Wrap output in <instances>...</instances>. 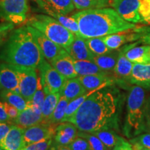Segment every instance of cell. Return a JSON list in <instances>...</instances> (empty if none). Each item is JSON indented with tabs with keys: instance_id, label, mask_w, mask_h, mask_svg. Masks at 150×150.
Masks as SVG:
<instances>
[{
	"instance_id": "55",
	"label": "cell",
	"mask_w": 150,
	"mask_h": 150,
	"mask_svg": "<svg viewBox=\"0 0 150 150\" xmlns=\"http://www.w3.org/2000/svg\"><path fill=\"white\" fill-rule=\"evenodd\" d=\"M149 26H150V22H149Z\"/></svg>"
},
{
	"instance_id": "43",
	"label": "cell",
	"mask_w": 150,
	"mask_h": 150,
	"mask_svg": "<svg viewBox=\"0 0 150 150\" xmlns=\"http://www.w3.org/2000/svg\"><path fill=\"white\" fill-rule=\"evenodd\" d=\"M4 108L7 115H8L9 118H10L11 121L13 123V121L18 116L20 111H19L18 108L15 107L13 105L8 104V102H4Z\"/></svg>"
},
{
	"instance_id": "1",
	"label": "cell",
	"mask_w": 150,
	"mask_h": 150,
	"mask_svg": "<svg viewBox=\"0 0 150 150\" xmlns=\"http://www.w3.org/2000/svg\"><path fill=\"white\" fill-rule=\"evenodd\" d=\"M117 105V97L113 92L98 90L86 99L68 122L84 132L112 128L116 125Z\"/></svg>"
},
{
	"instance_id": "21",
	"label": "cell",
	"mask_w": 150,
	"mask_h": 150,
	"mask_svg": "<svg viewBox=\"0 0 150 150\" xmlns=\"http://www.w3.org/2000/svg\"><path fill=\"white\" fill-rule=\"evenodd\" d=\"M67 52L74 61H92L95 55L89 50L86 45L85 39L81 37H75L74 40L67 49Z\"/></svg>"
},
{
	"instance_id": "33",
	"label": "cell",
	"mask_w": 150,
	"mask_h": 150,
	"mask_svg": "<svg viewBox=\"0 0 150 150\" xmlns=\"http://www.w3.org/2000/svg\"><path fill=\"white\" fill-rule=\"evenodd\" d=\"M69 102H70V101L66 97L61 96L57 106H56L55 110L52 114L51 119H50V124L58 125L59 123L62 122L63 118H64L65 110H66V108Z\"/></svg>"
},
{
	"instance_id": "4",
	"label": "cell",
	"mask_w": 150,
	"mask_h": 150,
	"mask_svg": "<svg viewBox=\"0 0 150 150\" xmlns=\"http://www.w3.org/2000/svg\"><path fill=\"white\" fill-rule=\"evenodd\" d=\"M145 92L143 88L135 86L131 88L127 97V136H137L145 131Z\"/></svg>"
},
{
	"instance_id": "16",
	"label": "cell",
	"mask_w": 150,
	"mask_h": 150,
	"mask_svg": "<svg viewBox=\"0 0 150 150\" xmlns=\"http://www.w3.org/2000/svg\"><path fill=\"white\" fill-rule=\"evenodd\" d=\"M24 129L13 125L1 147L3 150H22L25 147L24 142Z\"/></svg>"
},
{
	"instance_id": "15",
	"label": "cell",
	"mask_w": 150,
	"mask_h": 150,
	"mask_svg": "<svg viewBox=\"0 0 150 150\" xmlns=\"http://www.w3.org/2000/svg\"><path fill=\"white\" fill-rule=\"evenodd\" d=\"M78 129L70 122L59 123L56 127L54 142L62 145H69L78 136Z\"/></svg>"
},
{
	"instance_id": "45",
	"label": "cell",
	"mask_w": 150,
	"mask_h": 150,
	"mask_svg": "<svg viewBox=\"0 0 150 150\" xmlns=\"http://www.w3.org/2000/svg\"><path fill=\"white\" fill-rule=\"evenodd\" d=\"M145 129L147 128V127H150V97H149L147 99H146L145 102Z\"/></svg>"
},
{
	"instance_id": "44",
	"label": "cell",
	"mask_w": 150,
	"mask_h": 150,
	"mask_svg": "<svg viewBox=\"0 0 150 150\" xmlns=\"http://www.w3.org/2000/svg\"><path fill=\"white\" fill-rule=\"evenodd\" d=\"M13 125V124L8 122H0V147Z\"/></svg>"
},
{
	"instance_id": "39",
	"label": "cell",
	"mask_w": 150,
	"mask_h": 150,
	"mask_svg": "<svg viewBox=\"0 0 150 150\" xmlns=\"http://www.w3.org/2000/svg\"><path fill=\"white\" fill-rule=\"evenodd\" d=\"M14 28L15 24L11 22H4L3 23L0 24V46L6 42Z\"/></svg>"
},
{
	"instance_id": "40",
	"label": "cell",
	"mask_w": 150,
	"mask_h": 150,
	"mask_svg": "<svg viewBox=\"0 0 150 150\" xmlns=\"http://www.w3.org/2000/svg\"><path fill=\"white\" fill-rule=\"evenodd\" d=\"M53 138L42 140L26 146L22 150H48L53 143Z\"/></svg>"
},
{
	"instance_id": "25",
	"label": "cell",
	"mask_w": 150,
	"mask_h": 150,
	"mask_svg": "<svg viewBox=\"0 0 150 150\" xmlns=\"http://www.w3.org/2000/svg\"><path fill=\"white\" fill-rule=\"evenodd\" d=\"M119 55L118 52H110L108 54L94 56L93 61L102 70L108 73L113 72Z\"/></svg>"
},
{
	"instance_id": "34",
	"label": "cell",
	"mask_w": 150,
	"mask_h": 150,
	"mask_svg": "<svg viewBox=\"0 0 150 150\" xmlns=\"http://www.w3.org/2000/svg\"><path fill=\"white\" fill-rule=\"evenodd\" d=\"M72 2L75 8L81 11L105 8L109 5V2L105 0H72Z\"/></svg>"
},
{
	"instance_id": "37",
	"label": "cell",
	"mask_w": 150,
	"mask_h": 150,
	"mask_svg": "<svg viewBox=\"0 0 150 150\" xmlns=\"http://www.w3.org/2000/svg\"><path fill=\"white\" fill-rule=\"evenodd\" d=\"M134 150H141L142 149H150V134H140L136 138L130 140Z\"/></svg>"
},
{
	"instance_id": "6",
	"label": "cell",
	"mask_w": 150,
	"mask_h": 150,
	"mask_svg": "<svg viewBox=\"0 0 150 150\" xmlns=\"http://www.w3.org/2000/svg\"><path fill=\"white\" fill-rule=\"evenodd\" d=\"M29 12V0H0V21L22 24Z\"/></svg>"
},
{
	"instance_id": "9",
	"label": "cell",
	"mask_w": 150,
	"mask_h": 150,
	"mask_svg": "<svg viewBox=\"0 0 150 150\" xmlns=\"http://www.w3.org/2000/svg\"><path fill=\"white\" fill-rule=\"evenodd\" d=\"M27 27L29 31L34 38L35 42L37 43L38 46L42 52L44 58L48 62L50 63L52 61H53L65 50V49L49 39L45 35L43 34L38 29L30 26L27 25Z\"/></svg>"
},
{
	"instance_id": "13",
	"label": "cell",
	"mask_w": 150,
	"mask_h": 150,
	"mask_svg": "<svg viewBox=\"0 0 150 150\" xmlns=\"http://www.w3.org/2000/svg\"><path fill=\"white\" fill-rule=\"evenodd\" d=\"M50 63L67 79L77 77L78 74L75 70L74 59L65 50Z\"/></svg>"
},
{
	"instance_id": "46",
	"label": "cell",
	"mask_w": 150,
	"mask_h": 150,
	"mask_svg": "<svg viewBox=\"0 0 150 150\" xmlns=\"http://www.w3.org/2000/svg\"><path fill=\"white\" fill-rule=\"evenodd\" d=\"M112 150H134L131 142H127L126 140L123 139L119 143L117 144Z\"/></svg>"
},
{
	"instance_id": "20",
	"label": "cell",
	"mask_w": 150,
	"mask_h": 150,
	"mask_svg": "<svg viewBox=\"0 0 150 150\" xmlns=\"http://www.w3.org/2000/svg\"><path fill=\"white\" fill-rule=\"evenodd\" d=\"M78 78L87 91L104 88L112 83V79L107 74L84 75L79 76Z\"/></svg>"
},
{
	"instance_id": "50",
	"label": "cell",
	"mask_w": 150,
	"mask_h": 150,
	"mask_svg": "<svg viewBox=\"0 0 150 150\" xmlns=\"http://www.w3.org/2000/svg\"><path fill=\"white\" fill-rule=\"evenodd\" d=\"M145 131V132H148V133H149V134H150V127H147V128H146Z\"/></svg>"
},
{
	"instance_id": "17",
	"label": "cell",
	"mask_w": 150,
	"mask_h": 150,
	"mask_svg": "<svg viewBox=\"0 0 150 150\" xmlns=\"http://www.w3.org/2000/svg\"><path fill=\"white\" fill-rule=\"evenodd\" d=\"M121 50L132 63L141 64L150 63V45H149L142 46H136V44L126 45Z\"/></svg>"
},
{
	"instance_id": "8",
	"label": "cell",
	"mask_w": 150,
	"mask_h": 150,
	"mask_svg": "<svg viewBox=\"0 0 150 150\" xmlns=\"http://www.w3.org/2000/svg\"><path fill=\"white\" fill-rule=\"evenodd\" d=\"M12 66L18 75L20 95L27 102H30L32 99L38 87V76L37 74L36 69L13 65H12Z\"/></svg>"
},
{
	"instance_id": "53",
	"label": "cell",
	"mask_w": 150,
	"mask_h": 150,
	"mask_svg": "<svg viewBox=\"0 0 150 150\" xmlns=\"http://www.w3.org/2000/svg\"><path fill=\"white\" fill-rule=\"evenodd\" d=\"M0 150H3L2 149H1V148H0Z\"/></svg>"
},
{
	"instance_id": "14",
	"label": "cell",
	"mask_w": 150,
	"mask_h": 150,
	"mask_svg": "<svg viewBox=\"0 0 150 150\" xmlns=\"http://www.w3.org/2000/svg\"><path fill=\"white\" fill-rule=\"evenodd\" d=\"M135 29V28H134ZM134 29L127 30L122 32L112 33L102 37L105 44L111 50H115L121 47L125 43L139 40L140 35Z\"/></svg>"
},
{
	"instance_id": "48",
	"label": "cell",
	"mask_w": 150,
	"mask_h": 150,
	"mask_svg": "<svg viewBox=\"0 0 150 150\" xmlns=\"http://www.w3.org/2000/svg\"><path fill=\"white\" fill-rule=\"evenodd\" d=\"M50 150H72L68 145H62L56 144L55 142L52 143L51 147L50 148Z\"/></svg>"
},
{
	"instance_id": "27",
	"label": "cell",
	"mask_w": 150,
	"mask_h": 150,
	"mask_svg": "<svg viewBox=\"0 0 150 150\" xmlns=\"http://www.w3.org/2000/svg\"><path fill=\"white\" fill-rule=\"evenodd\" d=\"M75 70L79 76L91 74H107L109 73L104 71L95 64L93 61L83 60V61H74Z\"/></svg>"
},
{
	"instance_id": "51",
	"label": "cell",
	"mask_w": 150,
	"mask_h": 150,
	"mask_svg": "<svg viewBox=\"0 0 150 150\" xmlns=\"http://www.w3.org/2000/svg\"><path fill=\"white\" fill-rule=\"evenodd\" d=\"M113 1H115V0H108V2H109V5H110V4H111Z\"/></svg>"
},
{
	"instance_id": "26",
	"label": "cell",
	"mask_w": 150,
	"mask_h": 150,
	"mask_svg": "<svg viewBox=\"0 0 150 150\" xmlns=\"http://www.w3.org/2000/svg\"><path fill=\"white\" fill-rule=\"evenodd\" d=\"M61 95L60 92L46 95L42 107V116L44 123L50 124V119L57 106Z\"/></svg>"
},
{
	"instance_id": "18",
	"label": "cell",
	"mask_w": 150,
	"mask_h": 150,
	"mask_svg": "<svg viewBox=\"0 0 150 150\" xmlns=\"http://www.w3.org/2000/svg\"><path fill=\"white\" fill-rule=\"evenodd\" d=\"M128 81L131 84H135L143 88H150V63H134Z\"/></svg>"
},
{
	"instance_id": "28",
	"label": "cell",
	"mask_w": 150,
	"mask_h": 150,
	"mask_svg": "<svg viewBox=\"0 0 150 150\" xmlns=\"http://www.w3.org/2000/svg\"><path fill=\"white\" fill-rule=\"evenodd\" d=\"M0 98L4 102H8L18 108L19 111H22L29 107V104L20 94L9 91H0Z\"/></svg>"
},
{
	"instance_id": "2",
	"label": "cell",
	"mask_w": 150,
	"mask_h": 150,
	"mask_svg": "<svg viewBox=\"0 0 150 150\" xmlns=\"http://www.w3.org/2000/svg\"><path fill=\"white\" fill-rule=\"evenodd\" d=\"M72 17L78 22L80 37L83 39L106 36L137 27L124 20L111 8L83 10L75 13Z\"/></svg>"
},
{
	"instance_id": "32",
	"label": "cell",
	"mask_w": 150,
	"mask_h": 150,
	"mask_svg": "<svg viewBox=\"0 0 150 150\" xmlns=\"http://www.w3.org/2000/svg\"><path fill=\"white\" fill-rule=\"evenodd\" d=\"M97 91H98V90H96V91H88L87 93L84 94V95L77 97V98L73 99L72 101H70L66 108L64 118H63L62 122H68L69 120L74 115V113L76 112V110H78V108L80 107L81 105L85 102L86 99H87L90 95H92V94L94 93Z\"/></svg>"
},
{
	"instance_id": "22",
	"label": "cell",
	"mask_w": 150,
	"mask_h": 150,
	"mask_svg": "<svg viewBox=\"0 0 150 150\" xmlns=\"http://www.w3.org/2000/svg\"><path fill=\"white\" fill-rule=\"evenodd\" d=\"M29 106L25 110L20 111L18 117L13 121V124L23 129H27L33 125L44 123L42 115L36 113L31 107L30 102Z\"/></svg>"
},
{
	"instance_id": "12",
	"label": "cell",
	"mask_w": 150,
	"mask_h": 150,
	"mask_svg": "<svg viewBox=\"0 0 150 150\" xmlns=\"http://www.w3.org/2000/svg\"><path fill=\"white\" fill-rule=\"evenodd\" d=\"M9 91L20 95L19 78L12 65L2 63L0 64V91Z\"/></svg>"
},
{
	"instance_id": "31",
	"label": "cell",
	"mask_w": 150,
	"mask_h": 150,
	"mask_svg": "<svg viewBox=\"0 0 150 150\" xmlns=\"http://www.w3.org/2000/svg\"><path fill=\"white\" fill-rule=\"evenodd\" d=\"M45 96L46 95L44 91V88H43L40 76H38L37 90L31 101H30L29 102L34 111L39 115H42V107Z\"/></svg>"
},
{
	"instance_id": "19",
	"label": "cell",
	"mask_w": 150,
	"mask_h": 150,
	"mask_svg": "<svg viewBox=\"0 0 150 150\" xmlns=\"http://www.w3.org/2000/svg\"><path fill=\"white\" fill-rule=\"evenodd\" d=\"M36 11L44 14L48 15V16L56 19L63 27H65L69 31H70L75 36L80 37L79 27L78 22L72 17H67L65 15L56 12L54 9H52L49 4L45 6L42 8H38Z\"/></svg>"
},
{
	"instance_id": "3",
	"label": "cell",
	"mask_w": 150,
	"mask_h": 150,
	"mask_svg": "<svg viewBox=\"0 0 150 150\" xmlns=\"http://www.w3.org/2000/svg\"><path fill=\"white\" fill-rule=\"evenodd\" d=\"M45 59L27 26L13 30L0 51V61L17 66L36 69Z\"/></svg>"
},
{
	"instance_id": "42",
	"label": "cell",
	"mask_w": 150,
	"mask_h": 150,
	"mask_svg": "<svg viewBox=\"0 0 150 150\" xmlns=\"http://www.w3.org/2000/svg\"><path fill=\"white\" fill-rule=\"evenodd\" d=\"M134 29L140 35V42L150 45V27H136Z\"/></svg>"
},
{
	"instance_id": "54",
	"label": "cell",
	"mask_w": 150,
	"mask_h": 150,
	"mask_svg": "<svg viewBox=\"0 0 150 150\" xmlns=\"http://www.w3.org/2000/svg\"><path fill=\"white\" fill-rule=\"evenodd\" d=\"M105 1H108V0H105Z\"/></svg>"
},
{
	"instance_id": "35",
	"label": "cell",
	"mask_w": 150,
	"mask_h": 150,
	"mask_svg": "<svg viewBox=\"0 0 150 150\" xmlns=\"http://www.w3.org/2000/svg\"><path fill=\"white\" fill-rule=\"evenodd\" d=\"M48 3L52 9L65 16L75 8L72 0H48Z\"/></svg>"
},
{
	"instance_id": "11",
	"label": "cell",
	"mask_w": 150,
	"mask_h": 150,
	"mask_svg": "<svg viewBox=\"0 0 150 150\" xmlns=\"http://www.w3.org/2000/svg\"><path fill=\"white\" fill-rule=\"evenodd\" d=\"M140 0H115L110 6L118 13L124 20L131 23L142 22L138 8Z\"/></svg>"
},
{
	"instance_id": "47",
	"label": "cell",
	"mask_w": 150,
	"mask_h": 150,
	"mask_svg": "<svg viewBox=\"0 0 150 150\" xmlns=\"http://www.w3.org/2000/svg\"><path fill=\"white\" fill-rule=\"evenodd\" d=\"M0 122H8L13 123L11 121L10 118H9L8 115H7L6 112L4 102H0Z\"/></svg>"
},
{
	"instance_id": "41",
	"label": "cell",
	"mask_w": 150,
	"mask_h": 150,
	"mask_svg": "<svg viewBox=\"0 0 150 150\" xmlns=\"http://www.w3.org/2000/svg\"><path fill=\"white\" fill-rule=\"evenodd\" d=\"M68 146L72 150H91L88 142L80 136L76 137Z\"/></svg>"
},
{
	"instance_id": "23",
	"label": "cell",
	"mask_w": 150,
	"mask_h": 150,
	"mask_svg": "<svg viewBox=\"0 0 150 150\" xmlns=\"http://www.w3.org/2000/svg\"><path fill=\"white\" fill-rule=\"evenodd\" d=\"M81 81L77 77L67 79L60 93L61 96H64L69 101L77 98L87 93Z\"/></svg>"
},
{
	"instance_id": "36",
	"label": "cell",
	"mask_w": 150,
	"mask_h": 150,
	"mask_svg": "<svg viewBox=\"0 0 150 150\" xmlns=\"http://www.w3.org/2000/svg\"><path fill=\"white\" fill-rule=\"evenodd\" d=\"M78 136L85 138L88 142L91 150H110L101 141L98 137L92 133L79 131L78 132Z\"/></svg>"
},
{
	"instance_id": "49",
	"label": "cell",
	"mask_w": 150,
	"mask_h": 150,
	"mask_svg": "<svg viewBox=\"0 0 150 150\" xmlns=\"http://www.w3.org/2000/svg\"><path fill=\"white\" fill-rule=\"evenodd\" d=\"M33 1H35L39 8H42L45 5L49 4L48 0H33Z\"/></svg>"
},
{
	"instance_id": "24",
	"label": "cell",
	"mask_w": 150,
	"mask_h": 150,
	"mask_svg": "<svg viewBox=\"0 0 150 150\" xmlns=\"http://www.w3.org/2000/svg\"><path fill=\"white\" fill-rule=\"evenodd\" d=\"M133 66H134V63L127 59L121 50H120L117 63L113 70L116 77L120 79L129 80Z\"/></svg>"
},
{
	"instance_id": "10",
	"label": "cell",
	"mask_w": 150,
	"mask_h": 150,
	"mask_svg": "<svg viewBox=\"0 0 150 150\" xmlns=\"http://www.w3.org/2000/svg\"><path fill=\"white\" fill-rule=\"evenodd\" d=\"M57 126L54 124L41 123L24 129V142L25 147L35 142L54 138Z\"/></svg>"
},
{
	"instance_id": "7",
	"label": "cell",
	"mask_w": 150,
	"mask_h": 150,
	"mask_svg": "<svg viewBox=\"0 0 150 150\" xmlns=\"http://www.w3.org/2000/svg\"><path fill=\"white\" fill-rule=\"evenodd\" d=\"M38 68L45 95L60 92L67 79L58 72L45 59Z\"/></svg>"
},
{
	"instance_id": "38",
	"label": "cell",
	"mask_w": 150,
	"mask_h": 150,
	"mask_svg": "<svg viewBox=\"0 0 150 150\" xmlns=\"http://www.w3.org/2000/svg\"><path fill=\"white\" fill-rule=\"evenodd\" d=\"M138 12L142 23L149 24L150 22V0H140Z\"/></svg>"
},
{
	"instance_id": "5",
	"label": "cell",
	"mask_w": 150,
	"mask_h": 150,
	"mask_svg": "<svg viewBox=\"0 0 150 150\" xmlns=\"http://www.w3.org/2000/svg\"><path fill=\"white\" fill-rule=\"evenodd\" d=\"M27 25L40 31L65 50L70 46L76 37L56 19L44 13L31 16L27 21Z\"/></svg>"
},
{
	"instance_id": "52",
	"label": "cell",
	"mask_w": 150,
	"mask_h": 150,
	"mask_svg": "<svg viewBox=\"0 0 150 150\" xmlns=\"http://www.w3.org/2000/svg\"><path fill=\"white\" fill-rule=\"evenodd\" d=\"M141 150H150V149H142Z\"/></svg>"
},
{
	"instance_id": "30",
	"label": "cell",
	"mask_w": 150,
	"mask_h": 150,
	"mask_svg": "<svg viewBox=\"0 0 150 150\" xmlns=\"http://www.w3.org/2000/svg\"><path fill=\"white\" fill-rule=\"evenodd\" d=\"M85 41L89 50L95 56L102 55L112 51L105 44L102 37L87 38L85 39Z\"/></svg>"
},
{
	"instance_id": "29",
	"label": "cell",
	"mask_w": 150,
	"mask_h": 150,
	"mask_svg": "<svg viewBox=\"0 0 150 150\" xmlns=\"http://www.w3.org/2000/svg\"><path fill=\"white\" fill-rule=\"evenodd\" d=\"M92 134L98 137L101 141L109 149H112L117 144L124 139L110 129H101V130L94 131Z\"/></svg>"
}]
</instances>
